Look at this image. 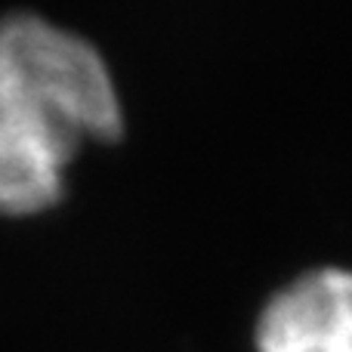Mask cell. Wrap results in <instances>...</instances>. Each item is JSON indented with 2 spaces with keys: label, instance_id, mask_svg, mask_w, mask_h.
<instances>
[{
  "label": "cell",
  "instance_id": "obj_1",
  "mask_svg": "<svg viewBox=\"0 0 352 352\" xmlns=\"http://www.w3.org/2000/svg\"><path fill=\"white\" fill-rule=\"evenodd\" d=\"M121 130L115 78L87 37L37 12L0 19V213L56 204L78 148Z\"/></svg>",
  "mask_w": 352,
  "mask_h": 352
},
{
  "label": "cell",
  "instance_id": "obj_2",
  "mask_svg": "<svg viewBox=\"0 0 352 352\" xmlns=\"http://www.w3.org/2000/svg\"><path fill=\"white\" fill-rule=\"evenodd\" d=\"M260 352H352V272L309 269L275 291L256 322Z\"/></svg>",
  "mask_w": 352,
  "mask_h": 352
}]
</instances>
